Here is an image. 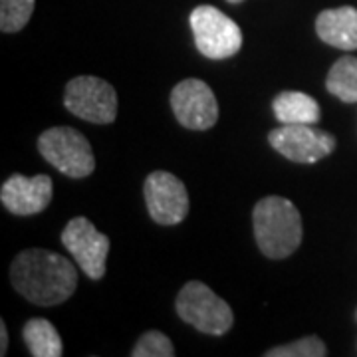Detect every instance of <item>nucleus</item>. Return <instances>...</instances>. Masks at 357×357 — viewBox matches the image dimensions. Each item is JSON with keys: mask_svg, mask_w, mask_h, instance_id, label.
I'll return each mask as SVG.
<instances>
[{"mask_svg": "<svg viewBox=\"0 0 357 357\" xmlns=\"http://www.w3.org/2000/svg\"><path fill=\"white\" fill-rule=\"evenodd\" d=\"M10 280L16 292L38 306H58L77 288V270L62 255L28 248L14 258Z\"/></svg>", "mask_w": 357, "mask_h": 357, "instance_id": "f257e3e1", "label": "nucleus"}, {"mask_svg": "<svg viewBox=\"0 0 357 357\" xmlns=\"http://www.w3.org/2000/svg\"><path fill=\"white\" fill-rule=\"evenodd\" d=\"M252 222L260 252L272 260L288 258L302 243V217L288 199L266 197L258 201Z\"/></svg>", "mask_w": 357, "mask_h": 357, "instance_id": "f03ea898", "label": "nucleus"}, {"mask_svg": "<svg viewBox=\"0 0 357 357\" xmlns=\"http://www.w3.org/2000/svg\"><path fill=\"white\" fill-rule=\"evenodd\" d=\"M175 307L178 318L208 335H225L234 324L229 304L203 282H187L178 292Z\"/></svg>", "mask_w": 357, "mask_h": 357, "instance_id": "7ed1b4c3", "label": "nucleus"}, {"mask_svg": "<svg viewBox=\"0 0 357 357\" xmlns=\"http://www.w3.org/2000/svg\"><path fill=\"white\" fill-rule=\"evenodd\" d=\"M40 155L66 177L84 178L93 173L96 157L89 141L74 128H50L38 137Z\"/></svg>", "mask_w": 357, "mask_h": 357, "instance_id": "20e7f679", "label": "nucleus"}, {"mask_svg": "<svg viewBox=\"0 0 357 357\" xmlns=\"http://www.w3.org/2000/svg\"><path fill=\"white\" fill-rule=\"evenodd\" d=\"M192 36L199 52L208 60H227L243 48L238 24L215 6H197L189 16Z\"/></svg>", "mask_w": 357, "mask_h": 357, "instance_id": "39448f33", "label": "nucleus"}, {"mask_svg": "<svg viewBox=\"0 0 357 357\" xmlns=\"http://www.w3.org/2000/svg\"><path fill=\"white\" fill-rule=\"evenodd\" d=\"M64 105L84 121L105 126L117 117V93L112 84L96 76H77L66 86Z\"/></svg>", "mask_w": 357, "mask_h": 357, "instance_id": "423d86ee", "label": "nucleus"}, {"mask_svg": "<svg viewBox=\"0 0 357 357\" xmlns=\"http://www.w3.org/2000/svg\"><path fill=\"white\" fill-rule=\"evenodd\" d=\"M62 244L74 256L77 266L91 280H102L105 276V260L109 252V238L98 232L93 222L86 217L72 218L62 230Z\"/></svg>", "mask_w": 357, "mask_h": 357, "instance_id": "0eeeda50", "label": "nucleus"}, {"mask_svg": "<svg viewBox=\"0 0 357 357\" xmlns=\"http://www.w3.org/2000/svg\"><path fill=\"white\" fill-rule=\"evenodd\" d=\"M270 145L294 163H318L335 149V137L307 123L282 126L268 133Z\"/></svg>", "mask_w": 357, "mask_h": 357, "instance_id": "6e6552de", "label": "nucleus"}, {"mask_svg": "<svg viewBox=\"0 0 357 357\" xmlns=\"http://www.w3.org/2000/svg\"><path fill=\"white\" fill-rule=\"evenodd\" d=\"M171 107L178 123L187 129L204 131L218 121V103L215 91L208 84L197 77L183 79L173 88Z\"/></svg>", "mask_w": 357, "mask_h": 357, "instance_id": "1a4fd4ad", "label": "nucleus"}, {"mask_svg": "<svg viewBox=\"0 0 357 357\" xmlns=\"http://www.w3.org/2000/svg\"><path fill=\"white\" fill-rule=\"evenodd\" d=\"M145 203L155 222L173 227L189 215V195L183 181L169 171H153L145 178Z\"/></svg>", "mask_w": 357, "mask_h": 357, "instance_id": "9d476101", "label": "nucleus"}, {"mask_svg": "<svg viewBox=\"0 0 357 357\" xmlns=\"http://www.w3.org/2000/svg\"><path fill=\"white\" fill-rule=\"evenodd\" d=\"M52 191L54 183L48 175H13L4 181L0 189V201L8 213L18 217H30L42 213L50 204Z\"/></svg>", "mask_w": 357, "mask_h": 357, "instance_id": "9b49d317", "label": "nucleus"}, {"mask_svg": "<svg viewBox=\"0 0 357 357\" xmlns=\"http://www.w3.org/2000/svg\"><path fill=\"white\" fill-rule=\"evenodd\" d=\"M316 32L321 42L340 50H357V8L342 6L324 10L316 18Z\"/></svg>", "mask_w": 357, "mask_h": 357, "instance_id": "f8f14e48", "label": "nucleus"}, {"mask_svg": "<svg viewBox=\"0 0 357 357\" xmlns=\"http://www.w3.org/2000/svg\"><path fill=\"white\" fill-rule=\"evenodd\" d=\"M272 109L276 119L282 126H296V123H307L314 126L319 121L318 102L302 91H282L276 96L272 103Z\"/></svg>", "mask_w": 357, "mask_h": 357, "instance_id": "ddd939ff", "label": "nucleus"}, {"mask_svg": "<svg viewBox=\"0 0 357 357\" xmlns=\"http://www.w3.org/2000/svg\"><path fill=\"white\" fill-rule=\"evenodd\" d=\"M24 342L30 349V356L34 357H60L64 354V345L60 340L58 330L48 319L32 318L28 319L22 328Z\"/></svg>", "mask_w": 357, "mask_h": 357, "instance_id": "4468645a", "label": "nucleus"}, {"mask_svg": "<svg viewBox=\"0 0 357 357\" xmlns=\"http://www.w3.org/2000/svg\"><path fill=\"white\" fill-rule=\"evenodd\" d=\"M326 88L342 102L357 103V58H340L328 74Z\"/></svg>", "mask_w": 357, "mask_h": 357, "instance_id": "2eb2a0df", "label": "nucleus"}, {"mask_svg": "<svg viewBox=\"0 0 357 357\" xmlns=\"http://www.w3.org/2000/svg\"><path fill=\"white\" fill-rule=\"evenodd\" d=\"M36 0H0V30L13 34L22 30L34 13Z\"/></svg>", "mask_w": 357, "mask_h": 357, "instance_id": "dca6fc26", "label": "nucleus"}, {"mask_svg": "<svg viewBox=\"0 0 357 357\" xmlns=\"http://www.w3.org/2000/svg\"><path fill=\"white\" fill-rule=\"evenodd\" d=\"M328 356V347L318 335L302 337L288 345H278L266 351V357H324Z\"/></svg>", "mask_w": 357, "mask_h": 357, "instance_id": "f3484780", "label": "nucleus"}, {"mask_svg": "<svg viewBox=\"0 0 357 357\" xmlns=\"http://www.w3.org/2000/svg\"><path fill=\"white\" fill-rule=\"evenodd\" d=\"M133 357H173L175 356V347L173 342L167 337L165 333L151 330V332H145L139 337V342L135 344Z\"/></svg>", "mask_w": 357, "mask_h": 357, "instance_id": "a211bd4d", "label": "nucleus"}, {"mask_svg": "<svg viewBox=\"0 0 357 357\" xmlns=\"http://www.w3.org/2000/svg\"><path fill=\"white\" fill-rule=\"evenodd\" d=\"M0 356H6V349H8V332H6V324L0 321Z\"/></svg>", "mask_w": 357, "mask_h": 357, "instance_id": "6ab92c4d", "label": "nucleus"}, {"mask_svg": "<svg viewBox=\"0 0 357 357\" xmlns=\"http://www.w3.org/2000/svg\"><path fill=\"white\" fill-rule=\"evenodd\" d=\"M227 2H230V4H238V2H243V0H227Z\"/></svg>", "mask_w": 357, "mask_h": 357, "instance_id": "aec40b11", "label": "nucleus"}]
</instances>
